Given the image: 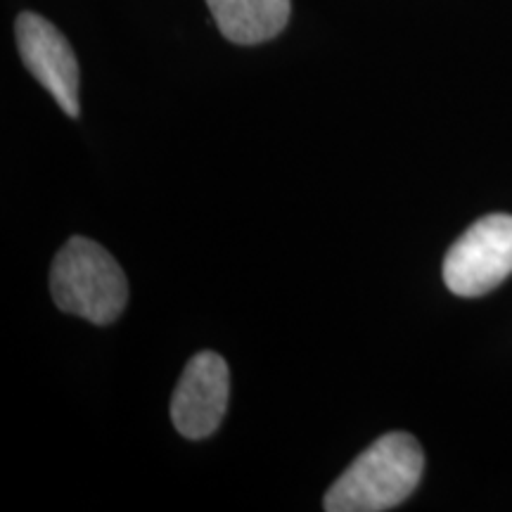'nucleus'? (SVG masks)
Instances as JSON below:
<instances>
[{
    "mask_svg": "<svg viewBox=\"0 0 512 512\" xmlns=\"http://www.w3.org/2000/svg\"><path fill=\"white\" fill-rule=\"evenodd\" d=\"M216 27L238 46H256L287 27L292 0H207Z\"/></svg>",
    "mask_w": 512,
    "mask_h": 512,
    "instance_id": "nucleus-6",
    "label": "nucleus"
},
{
    "mask_svg": "<svg viewBox=\"0 0 512 512\" xmlns=\"http://www.w3.org/2000/svg\"><path fill=\"white\" fill-rule=\"evenodd\" d=\"M50 292L57 309L88 323L110 325L128 304V283L114 256L98 242L74 235L50 268Z\"/></svg>",
    "mask_w": 512,
    "mask_h": 512,
    "instance_id": "nucleus-2",
    "label": "nucleus"
},
{
    "mask_svg": "<svg viewBox=\"0 0 512 512\" xmlns=\"http://www.w3.org/2000/svg\"><path fill=\"white\" fill-rule=\"evenodd\" d=\"M444 283L458 297H482L512 275V216L472 223L444 256Z\"/></svg>",
    "mask_w": 512,
    "mask_h": 512,
    "instance_id": "nucleus-3",
    "label": "nucleus"
},
{
    "mask_svg": "<svg viewBox=\"0 0 512 512\" xmlns=\"http://www.w3.org/2000/svg\"><path fill=\"white\" fill-rule=\"evenodd\" d=\"M425 453L408 432H389L351 463L323 498L328 512H384L401 505L420 484Z\"/></svg>",
    "mask_w": 512,
    "mask_h": 512,
    "instance_id": "nucleus-1",
    "label": "nucleus"
},
{
    "mask_svg": "<svg viewBox=\"0 0 512 512\" xmlns=\"http://www.w3.org/2000/svg\"><path fill=\"white\" fill-rule=\"evenodd\" d=\"M15 36L24 67L53 95L67 117H79V62L67 38L36 12L17 17Z\"/></svg>",
    "mask_w": 512,
    "mask_h": 512,
    "instance_id": "nucleus-4",
    "label": "nucleus"
},
{
    "mask_svg": "<svg viewBox=\"0 0 512 512\" xmlns=\"http://www.w3.org/2000/svg\"><path fill=\"white\" fill-rule=\"evenodd\" d=\"M230 373L226 358L200 351L188 361L171 399V420L185 439H204L219 430L228 408Z\"/></svg>",
    "mask_w": 512,
    "mask_h": 512,
    "instance_id": "nucleus-5",
    "label": "nucleus"
}]
</instances>
